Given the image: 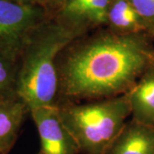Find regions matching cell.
<instances>
[{
	"instance_id": "1",
	"label": "cell",
	"mask_w": 154,
	"mask_h": 154,
	"mask_svg": "<svg viewBox=\"0 0 154 154\" xmlns=\"http://www.w3.org/2000/svg\"><path fill=\"white\" fill-rule=\"evenodd\" d=\"M153 63L154 39L147 33L121 35L105 27L80 36L56 59L59 103L127 94Z\"/></svg>"
},
{
	"instance_id": "2",
	"label": "cell",
	"mask_w": 154,
	"mask_h": 154,
	"mask_svg": "<svg viewBox=\"0 0 154 154\" xmlns=\"http://www.w3.org/2000/svg\"><path fill=\"white\" fill-rule=\"evenodd\" d=\"M76 38L53 17L29 37L17 61V94L30 110L57 106L59 86L56 59L61 51Z\"/></svg>"
},
{
	"instance_id": "3",
	"label": "cell",
	"mask_w": 154,
	"mask_h": 154,
	"mask_svg": "<svg viewBox=\"0 0 154 154\" xmlns=\"http://www.w3.org/2000/svg\"><path fill=\"white\" fill-rule=\"evenodd\" d=\"M57 107L83 154H105L131 116L128 93L87 103L64 101Z\"/></svg>"
},
{
	"instance_id": "4",
	"label": "cell",
	"mask_w": 154,
	"mask_h": 154,
	"mask_svg": "<svg viewBox=\"0 0 154 154\" xmlns=\"http://www.w3.org/2000/svg\"><path fill=\"white\" fill-rule=\"evenodd\" d=\"M51 17L41 5L0 0V51L17 62L31 34Z\"/></svg>"
},
{
	"instance_id": "5",
	"label": "cell",
	"mask_w": 154,
	"mask_h": 154,
	"mask_svg": "<svg viewBox=\"0 0 154 154\" xmlns=\"http://www.w3.org/2000/svg\"><path fill=\"white\" fill-rule=\"evenodd\" d=\"M112 0H65L53 15L56 22L77 37L105 28Z\"/></svg>"
},
{
	"instance_id": "6",
	"label": "cell",
	"mask_w": 154,
	"mask_h": 154,
	"mask_svg": "<svg viewBox=\"0 0 154 154\" xmlns=\"http://www.w3.org/2000/svg\"><path fill=\"white\" fill-rule=\"evenodd\" d=\"M45 154H78L79 149L71 134L61 121L57 107H40L31 110Z\"/></svg>"
},
{
	"instance_id": "7",
	"label": "cell",
	"mask_w": 154,
	"mask_h": 154,
	"mask_svg": "<svg viewBox=\"0 0 154 154\" xmlns=\"http://www.w3.org/2000/svg\"><path fill=\"white\" fill-rule=\"evenodd\" d=\"M105 154H154V126L127 121Z\"/></svg>"
},
{
	"instance_id": "8",
	"label": "cell",
	"mask_w": 154,
	"mask_h": 154,
	"mask_svg": "<svg viewBox=\"0 0 154 154\" xmlns=\"http://www.w3.org/2000/svg\"><path fill=\"white\" fill-rule=\"evenodd\" d=\"M31 110L20 98L0 99V154H9Z\"/></svg>"
},
{
	"instance_id": "9",
	"label": "cell",
	"mask_w": 154,
	"mask_h": 154,
	"mask_svg": "<svg viewBox=\"0 0 154 154\" xmlns=\"http://www.w3.org/2000/svg\"><path fill=\"white\" fill-rule=\"evenodd\" d=\"M131 116L134 121L154 126V63L128 92Z\"/></svg>"
},
{
	"instance_id": "10",
	"label": "cell",
	"mask_w": 154,
	"mask_h": 154,
	"mask_svg": "<svg viewBox=\"0 0 154 154\" xmlns=\"http://www.w3.org/2000/svg\"><path fill=\"white\" fill-rule=\"evenodd\" d=\"M111 32L129 35L147 33L148 28L128 0H112L106 15V25Z\"/></svg>"
},
{
	"instance_id": "11",
	"label": "cell",
	"mask_w": 154,
	"mask_h": 154,
	"mask_svg": "<svg viewBox=\"0 0 154 154\" xmlns=\"http://www.w3.org/2000/svg\"><path fill=\"white\" fill-rule=\"evenodd\" d=\"M18 63L0 51V99L19 98L17 94Z\"/></svg>"
},
{
	"instance_id": "12",
	"label": "cell",
	"mask_w": 154,
	"mask_h": 154,
	"mask_svg": "<svg viewBox=\"0 0 154 154\" xmlns=\"http://www.w3.org/2000/svg\"><path fill=\"white\" fill-rule=\"evenodd\" d=\"M146 24L150 36L154 39V0H128Z\"/></svg>"
},
{
	"instance_id": "13",
	"label": "cell",
	"mask_w": 154,
	"mask_h": 154,
	"mask_svg": "<svg viewBox=\"0 0 154 154\" xmlns=\"http://www.w3.org/2000/svg\"><path fill=\"white\" fill-rule=\"evenodd\" d=\"M64 1L65 0H40V5L44 7L50 15L53 17V15L63 5Z\"/></svg>"
},
{
	"instance_id": "14",
	"label": "cell",
	"mask_w": 154,
	"mask_h": 154,
	"mask_svg": "<svg viewBox=\"0 0 154 154\" xmlns=\"http://www.w3.org/2000/svg\"><path fill=\"white\" fill-rule=\"evenodd\" d=\"M9 1L21 5H40V0H9Z\"/></svg>"
},
{
	"instance_id": "15",
	"label": "cell",
	"mask_w": 154,
	"mask_h": 154,
	"mask_svg": "<svg viewBox=\"0 0 154 154\" xmlns=\"http://www.w3.org/2000/svg\"><path fill=\"white\" fill-rule=\"evenodd\" d=\"M37 154H45V153H44V152H42V151H39V152H38Z\"/></svg>"
}]
</instances>
